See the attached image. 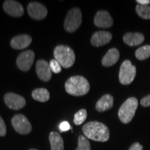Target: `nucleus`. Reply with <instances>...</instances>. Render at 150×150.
<instances>
[{"label":"nucleus","mask_w":150,"mask_h":150,"mask_svg":"<svg viewBox=\"0 0 150 150\" xmlns=\"http://www.w3.org/2000/svg\"><path fill=\"white\" fill-rule=\"evenodd\" d=\"M145 40V36L140 33H127L123 36L125 44L131 47L140 45Z\"/></svg>","instance_id":"16"},{"label":"nucleus","mask_w":150,"mask_h":150,"mask_svg":"<svg viewBox=\"0 0 150 150\" xmlns=\"http://www.w3.org/2000/svg\"><path fill=\"white\" fill-rule=\"evenodd\" d=\"M136 56L138 60H145L150 56V45H145L136 51Z\"/></svg>","instance_id":"21"},{"label":"nucleus","mask_w":150,"mask_h":150,"mask_svg":"<svg viewBox=\"0 0 150 150\" xmlns=\"http://www.w3.org/2000/svg\"><path fill=\"white\" fill-rule=\"evenodd\" d=\"M50 142L51 144V150H64V143L63 138L59 133L51 132L50 134Z\"/></svg>","instance_id":"19"},{"label":"nucleus","mask_w":150,"mask_h":150,"mask_svg":"<svg viewBox=\"0 0 150 150\" xmlns=\"http://www.w3.org/2000/svg\"><path fill=\"white\" fill-rule=\"evenodd\" d=\"M87 118V111L86 109H81L74 114V123L76 125H81Z\"/></svg>","instance_id":"23"},{"label":"nucleus","mask_w":150,"mask_h":150,"mask_svg":"<svg viewBox=\"0 0 150 150\" xmlns=\"http://www.w3.org/2000/svg\"><path fill=\"white\" fill-rule=\"evenodd\" d=\"M120 58V52L117 49H110L103 57L102 63L105 67H110L115 64Z\"/></svg>","instance_id":"17"},{"label":"nucleus","mask_w":150,"mask_h":150,"mask_svg":"<svg viewBox=\"0 0 150 150\" xmlns=\"http://www.w3.org/2000/svg\"><path fill=\"white\" fill-rule=\"evenodd\" d=\"M84 135L88 139L97 142H106L109 139V129L104 124L97 121L89 122L82 128Z\"/></svg>","instance_id":"1"},{"label":"nucleus","mask_w":150,"mask_h":150,"mask_svg":"<svg viewBox=\"0 0 150 150\" xmlns=\"http://www.w3.org/2000/svg\"><path fill=\"white\" fill-rule=\"evenodd\" d=\"M111 39L112 35L110 32L105 31H97L91 38V44L95 47H101L108 44Z\"/></svg>","instance_id":"14"},{"label":"nucleus","mask_w":150,"mask_h":150,"mask_svg":"<svg viewBox=\"0 0 150 150\" xmlns=\"http://www.w3.org/2000/svg\"><path fill=\"white\" fill-rule=\"evenodd\" d=\"M82 22L81 11L79 8H73L67 13L64 22L65 31L72 33L76 31Z\"/></svg>","instance_id":"5"},{"label":"nucleus","mask_w":150,"mask_h":150,"mask_svg":"<svg viewBox=\"0 0 150 150\" xmlns=\"http://www.w3.org/2000/svg\"><path fill=\"white\" fill-rule=\"evenodd\" d=\"M136 1L138 3V4L142 6H148L150 3L149 0H137Z\"/></svg>","instance_id":"30"},{"label":"nucleus","mask_w":150,"mask_h":150,"mask_svg":"<svg viewBox=\"0 0 150 150\" xmlns=\"http://www.w3.org/2000/svg\"><path fill=\"white\" fill-rule=\"evenodd\" d=\"M66 92L74 96L85 95L90 91L89 82L86 78L81 76H71L67 80L65 84Z\"/></svg>","instance_id":"2"},{"label":"nucleus","mask_w":150,"mask_h":150,"mask_svg":"<svg viewBox=\"0 0 150 150\" xmlns=\"http://www.w3.org/2000/svg\"><path fill=\"white\" fill-rule=\"evenodd\" d=\"M54 55L56 61H59L61 66L65 68H69L72 67L74 63V52L68 46H56L54 49Z\"/></svg>","instance_id":"3"},{"label":"nucleus","mask_w":150,"mask_h":150,"mask_svg":"<svg viewBox=\"0 0 150 150\" xmlns=\"http://www.w3.org/2000/svg\"><path fill=\"white\" fill-rule=\"evenodd\" d=\"M95 26L100 28H109L112 27L113 20L109 13L106 11H99L95 15L94 18Z\"/></svg>","instance_id":"13"},{"label":"nucleus","mask_w":150,"mask_h":150,"mask_svg":"<svg viewBox=\"0 0 150 150\" xmlns=\"http://www.w3.org/2000/svg\"><path fill=\"white\" fill-rule=\"evenodd\" d=\"M36 73L38 77L43 81H48L51 79L52 72L50 68V63L45 60H38L35 65Z\"/></svg>","instance_id":"12"},{"label":"nucleus","mask_w":150,"mask_h":150,"mask_svg":"<svg viewBox=\"0 0 150 150\" xmlns=\"http://www.w3.org/2000/svg\"><path fill=\"white\" fill-rule=\"evenodd\" d=\"M29 150H38V149H29Z\"/></svg>","instance_id":"31"},{"label":"nucleus","mask_w":150,"mask_h":150,"mask_svg":"<svg viewBox=\"0 0 150 150\" xmlns=\"http://www.w3.org/2000/svg\"><path fill=\"white\" fill-rule=\"evenodd\" d=\"M32 97L35 100L46 102L50 99V93L45 88H36L32 92Z\"/></svg>","instance_id":"20"},{"label":"nucleus","mask_w":150,"mask_h":150,"mask_svg":"<svg viewBox=\"0 0 150 150\" xmlns=\"http://www.w3.org/2000/svg\"><path fill=\"white\" fill-rule=\"evenodd\" d=\"M50 66L51 68L52 72H53L55 74H59L61 72V65L59 63V61H56L55 59H52L50 62Z\"/></svg>","instance_id":"25"},{"label":"nucleus","mask_w":150,"mask_h":150,"mask_svg":"<svg viewBox=\"0 0 150 150\" xmlns=\"http://www.w3.org/2000/svg\"><path fill=\"white\" fill-rule=\"evenodd\" d=\"M4 10L7 14L12 17H21L23 16L24 10L20 3L13 0H6L3 5Z\"/></svg>","instance_id":"11"},{"label":"nucleus","mask_w":150,"mask_h":150,"mask_svg":"<svg viewBox=\"0 0 150 150\" xmlns=\"http://www.w3.org/2000/svg\"><path fill=\"white\" fill-rule=\"evenodd\" d=\"M27 11L31 18L37 20H42L47 15V9L46 7L42 4L35 1L29 4L27 6Z\"/></svg>","instance_id":"10"},{"label":"nucleus","mask_w":150,"mask_h":150,"mask_svg":"<svg viewBox=\"0 0 150 150\" xmlns=\"http://www.w3.org/2000/svg\"><path fill=\"white\" fill-rule=\"evenodd\" d=\"M59 129L61 132H64V131H67L70 130L71 129V127L68 122L63 121L59 125Z\"/></svg>","instance_id":"26"},{"label":"nucleus","mask_w":150,"mask_h":150,"mask_svg":"<svg viewBox=\"0 0 150 150\" xmlns=\"http://www.w3.org/2000/svg\"><path fill=\"white\" fill-rule=\"evenodd\" d=\"M113 106V97L109 94H106L99 99L95 108L99 112L109 110Z\"/></svg>","instance_id":"18"},{"label":"nucleus","mask_w":150,"mask_h":150,"mask_svg":"<svg viewBox=\"0 0 150 150\" xmlns=\"http://www.w3.org/2000/svg\"><path fill=\"white\" fill-rule=\"evenodd\" d=\"M6 134V127L3 119L0 116V136H4Z\"/></svg>","instance_id":"27"},{"label":"nucleus","mask_w":150,"mask_h":150,"mask_svg":"<svg viewBox=\"0 0 150 150\" xmlns=\"http://www.w3.org/2000/svg\"><path fill=\"white\" fill-rule=\"evenodd\" d=\"M140 104L144 107H148L150 106V95L144 97L140 101Z\"/></svg>","instance_id":"28"},{"label":"nucleus","mask_w":150,"mask_h":150,"mask_svg":"<svg viewBox=\"0 0 150 150\" xmlns=\"http://www.w3.org/2000/svg\"><path fill=\"white\" fill-rule=\"evenodd\" d=\"M136 13L140 18L145 20L150 19V6H142L138 4L136 7Z\"/></svg>","instance_id":"22"},{"label":"nucleus","mask_w":150,"mask_h":150,"mask_svg":"<svg viewBox=\"0 0 150 150\" xmlns=\"http://www.w3.org/2000/svg\"><path fill=\"white\" fill-rule=\"evenodd\" d=\"M34 59L35 54L31 50H27V51L22 52L19 54L17 59V66L20 70L24 72L29 70L32 66Z\"/></svg>","instance_id":"8"},{"label":"nucleus","mask_w":150,"mask_h":150,"mask_svg":"<svg viewBox=\"0 0 150 150\" xmlns=\"http://www.w3.org/2000/svg\"><path fill=\"white\" fill-rule=\"evenodd\" d=\"M76 150H91V144L88 139L86 136H79L78 147Z\"/></svg>","instance_id":"24"},{"label":"nucleus","mask_w":150,"mask_h":150,"mask_svg":"<svg viewBox=\"0 0 150 150\" xmlns=\"http://www.w3.org/2000/svg\"><path fill=\"white\" fill-rule=\"evenodd\" d=\"M12 125L17 132L20 134H29L32 129L31 123L25 116L22 114H17L12 118Z\"/></svg>","instance_id":"7"},{"label":"nucleus","mask_w":150,"mask_h":150,"mask_svg":"<svg viewBox=\"0 0 150 150\" xmlns=\"http://www.w3.org/2000/svg\"><path fill=\"white\" fill-rule=\"evenodd\" d=\"M4 102L9 108L13 110L21 109L26 105V100L21 95L13 93H8L4 96Z\"/></svg>","instance_id":"9"},{"label":"nucleus","mask_w":150,"mask_h":150,"mask_svg":"<svg viewBox=\"0 0 150 150\" xmlns=\"http://www.w3.org/2000/svg\"><path fill=\"white\" fill-rule=\"evenodd\" d=\"M136 74V68L131 62L126 60L122 63L119 73L120 82L123 85L130 84L134 79Z\"/></svg>","instance_id":"6"},{"label":"nucleus","mask_w":150,"mask_h":150,"mask_svg":"<svg viewBox=\"0 0 150 150\" xmlns=\"http://www.w3.org/2000/svg\"><path fill=\"white\" fill-rule=\"evenodd\" d=\"M32 38L29 35L22 34L13 37L11 41V46L15 50H23L31 45Z\"/></svg>","instance_id":"15"},{"label":"nucleus","mask_w":150,"mask_h":150,"mask_svg":"<svg viewBox=\"0 0 150 150\" xmlns=\"http://www.w3.org/2000/svg\"><path fill=\"white\" fill-rule=\"evenodd\" d=\"M129 150H143V147L139 142H135L131 146Z\"/></svg>","instance_id":"29"},{"label":"nucleus","mask_w":150,"mask_h":150,"mask_svg":"<svg viewBox=\"0 0 150 150\" xmlns=\"http://www.w3.org/2000/svg\"><path fill=\"white\" fill-rule=\"evenodd\" d=\"M138 102L136 97H129L123 103L118 111V116L122 122L127 124L130 122L134 117Z\"/></svg>","instance_id":"4"}]
</instances>
